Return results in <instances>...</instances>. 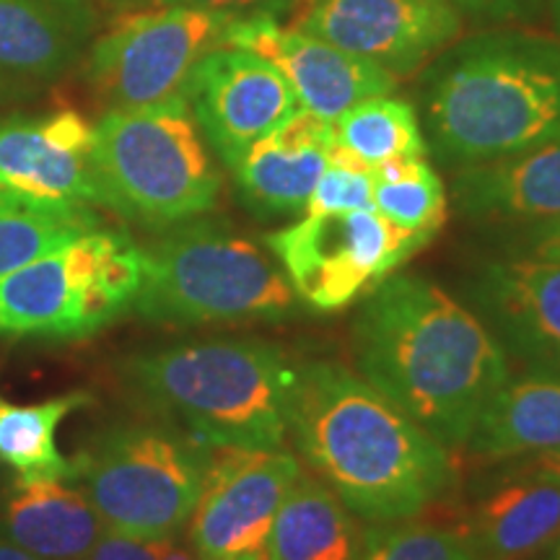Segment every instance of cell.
I'll use <instances>...</instances> for the list:
<instances>
[{"label": "cell", "instance_id": "obj_1", "mask_svg": "<svg viewBox=\"0 0 560 560\" xmlns=\"http://www.w3.org/2000/svg\"><path fill=\"white\" fill-rule=\"evenodd\" d=\"M350 348L363 380L452 454L511 376L478 314L420 272H395L363 296Z\"/></svg>", "mask_w": 560, "mask_h": 560}, {"label": "cell", "instance_id": "obj_2", "mask_svg": "<svg viewBox=\"0 0 560 560\" xmlns=\"http://www.w3.org/2000/svg\"><path fill=\"white\" fill-rule=\"evenodd\" d=\"M289 433L310 470L366 524L420 516L457 482L452 452L342 363H299Z\"/></svg>", "mask_w": 560, "mask_h": 560}, {"label": "cell", "instance_id": "obj_3", "mask_svg": "<svg viewBox=\"0 0 560 560\" xmlns=\"http://www.w3.org/2000/svg\"><path fill=\"white\" fill-rule=\"evenodd\" d=\"M420 128L450 170L560 138V39L499 30L444 47L420 75Z\"/></svg>", "mask_w": 560, "mask_h": 560}, {"label": "cell", "instance_id": "obj_4", "mask_svg": "<svg viewBox=\"0 0 560 560\" xmlns=\"http://www.w3.org/2000/svg\"><path fill=\"white\" fill-rule=\"evenodd\" d=\"M299 361L262 338L172 342L128 355L120 380L145 416L213 450H283Z\"/></svg>", "mask_w": 560, "mask_h": 560}, {"label": "cell", "instance_id": "obj_5", "mask_svg": "<svg viewBox=\"0 0 560 560\" xmlns=\"http://www.w3.org/2000/svg\"><path fill=\"white\" fill-rule=\"evenodd\" d=\"M136 310L151 325H283L306 306L265 242L219 219L182 221L143 244Z\"/></svg>", "mask_w": 560, "mask_h": 560}, {"label": "cell", "instance_id": "obj_6", "mask_svg": "<svg viewBox=\"0 0 560 560\" xmlns=\"http://www.w3.org/2000/svg\"><path fill=\"white\" fill-rule=\"evenodd\" d=\"M213 446L153 416L117 420L70 457V480L83 490L104 529L145 540H177L192 520Z\"/></svg>", "mask_w": 560, "mask_h": 560}, {"label": "cell", "instance_id": "obj_7", "mask_svg": "<svg viewBox=\"0 0 560 560\" xmlns=\"http://www.w3.org/2000/svg\"><path fill=\"white\" fill-rule=\"evenodd\" d=\"M102 208L149 229H170L219 206L221 172L187 100L109 109L94 125Z\"/></svg>", "mask_w": 560, "mask_h": 560}, {"label": "cell", "instance_id": "obj_8", "mask_svg": "<svg viewBox=\"0 0 560 560\" xmlns=\"http://www.w3.org/2000/svg\"><path fill=\"white\" fill-rule=\"evenodd\" d=\"M140 283V244L96 226L0 278V335L86 340L132 310Z\"/></svg>", "mask_w": 560, "mask_h": 560}, {"label": "cell", "instance_id": "obj_9", "mask_svg": "<svg viewBox=\"0 0 560 560\" xmlns=\"http://www.w3.org/2000/svg\"><path fill=\"white\" fill-rule=\"evenodd\" d=\"M431 240L363 208L304 215L265 236V247L306 310L332 314L395 276Z\"/></svg>", "mask_w": 560, "mask_h": 560}, {"label": "cell", "instance_id": "obj_10", "mask_svg": "<svg viewBox=\"0 0 560 560\" xmlns=\"http://www.w3.org/2000/svg\"><path fill=\"white\" fill-rule=\"evenodd\" d=\"M236 19L182 5L130 13L91 47V86L109 109L185 100L192 68L202 55L223 47Z\"/></svg>", "mask_w": 560, "mask_h": 560}, {"label": "cell", "instance_id": "obj_11", "mask_svg": "<svg viewBox=\"0 0 560 560\" xmlns=\"http://www.w3.org/2000/svg\"><path fill=\"white\" fill-rule=\"evenodd\" d=\"M293 26L387 70L412 75L459 34L450 0H296Z\"/></svg>", "mask_w": 560, "mask_h": 560}, {"label": "cell", "instance_id": "obj_12", "mask_svg": "<svg viewBox=\"0 0 560 560\" xmlns=\"http://www.w3.org/2000/svg\"><path fill=\"white\" fill-rule=\"evenodd\" d=\"M304 465L285 450H213L192 520L190 548L200 560L262 556L272 520Z\"/></svg>", "mask_w": 560, "mask_h": 560}, {"label": "cell", "instance_id": "obj_13", "mask_svg": "<svg viewBox=\"0 0 560 560\" xmlns=\"http://www.w3.org/2000/svg\"><path fill=\"white\" fill-rule=\"evenodd\" d=\"M0 200L37 210H94V125L73 109L0 120Z\"/></svg>", "mask_w": 560, "mask_h": 560}, {"label": "cell", "instance_id": "obj_14", "mask_svg": "<svg viewBox=\"0 0 560 560\" xmlns=\"http://www.w3.org/2000/svg\"><path fill=\"white\" fill-rule=\"evenodd\" d=\"M185 100L202 138L229 170L301 109L280 70L242 47H215L202 55L187 81Z\"/></svg>", "mask_w": 560, "mask_h": 560}, {"label": "cell", "instance_id": "obj_15", "mask_svg": "<svg viewBox=\"0 0 560 560\" xmlns=\"http://www.w3.org/2000/svg\"><path fill=\"white\" fill-rule=\"evenodd\" d=\"M459 296L509 359L560 374V260L488 255L465 272Z\"/></svg>", "mask_w": 560, "mask_h": 560}, {"label": "cell", "instance_id": "obj_16", "mask_svg": "<svg viewBox=\"0 0 560 560\" xmlns=\"http://www.w3.org/2000/svg\"><path fill=\"white\" fill-rule=\"evenodd\" d=\"M223 47H242L268 60L289 81L299 107L325 120H335L369 96L392 94L397 86L395 75L384 68L296 26H280L276 16L236 19Z\"/></svg>", "mask_w": 560, "mask_h": 560}, {"label": "cell", "instance_id": "obj_17", "mask_svg": "<svg viewBox=\"0 0 560 560\" xmlns=\"http://www.w3.org/2000/svg\"><path fill=\"white\" fill-rule=\"evenodd\" d=\"M457 524L486 560L537 558L560 535V480L529 457L490 462Z\"/></svg>", "mask_w": 560, "mask_h": 560}, {"label": "cell", "instance_id": "obj_18", "mask_svg": "<svg viewBox=\"0 0 560 560\" xmlns=\"http://www.w3.org/2000/svg\"><path fill=\"white\" fill-rule=\"evenodd\" d=\"M454 210L482 229L529 226L560 219V138L480 164L452 177Z\"/></svg>", "mask_w": 560, "mask_h": 560}, {"label": "cell", "instance_id": "obj_19", "mask_svg": "<svg viewBox=\"0 0 560 560\" xmlns=\"http://www.w3.org/2000/svg\"><path fill=\"white\" fill-rule=\"evenodd\" d=\"M332 120L296 109L283 125L257 140L234 166L240 198L257 219H289L304 213L314 187L327 170Z\"/></svg>", "mask_w": 560, "mask_h": 560}, {"label": "cell", "instance_id": "obj_20", "mask_svg": "<svg viewBox=\"0 0 560 560\" xmlns=\"http://www.w3.org/2000/svg\"><path fill=\"white\" fill-rule=\"evenodd\" d=\"M104 524L70 478H16L0 509V535L42 560H86Z\"/></svg>", "mask_w": 560, "mask_h": 560}, {"label": "cell", "instance_id": "obj_21", "mask_svg": "<svg viewBox=\"0 0 560 560\" xmlns=\"http://www.w3.org/2000/svg\"><path fill=\"white\" fill-rule=\"evenodd\" d=\"M91 0H0V73L55 79L94 37Z\"/></svg>", "mask_w": 560, "mask_h": 560}, {"label": "cell", "instance_id": "obj_22", "mask_svg": "<svg viewBox=\"0 0 560 560\" xmlns=\"http://www.w3.org/2000/svg\"><path fill=\"white\" fill-rule=\"evenodd\" d=\"M465 450L486 465L560 452V374H511L482 410Z\"/></svg>", "mask_w": 560, "mask_h": 560}, {"label": "cell", "instance_id": "obj_23", "mask_svg": "<svg viewBox=\"0 0 560 560\" xmlns=\"http://www.w3.org/2000/svg\"><path fill=\"white\" fill-rule=\"evenodd\" d=\"M359 516L312 470H301L276 520L265 560H353L363 542Z\"/></svg>", "mask_w": 560, "mask_h": 560}, {"label": "cell", "instance_id": "obj_24", "mask_svg": "<svg viewBox=\"0 0 560 560\" xmlns=\"http://www.w3.org/2000/svg\"><path fill=\"white\" fill-rule=\"evenodd\" d=\"M89 392H66L37 405H16L0 397V462L19 478H70V459L55 444L60 423L89 408Z\"/></svg>", "mask_w": 560, "mask_h": 560}, {"label": "cell", "instance_id": "obj_25", "mask_svg": "<svg viewBox=\"0 0 560 560\" xmlns=\"http://www.w3.org/2000/svg\"><path fill=\"white\" fill-rule=\"evenodd\" d=\"M371 206L384 219L436 236L446 223V187L425 156H389L374 164Z\"/></svg>", "mask_w": 560, "mask_h": 560}, {"label": "cell", "instance_id": "obj_26", "mask_svg": "<svg viewBox=\"0 0 560 560\" xmlns=\"http://www.w3.org/2000/svg\"><path fill=\"white\" fill-rule=\"evenodd\" d=\"M332 143L371 166L389 156H425L423 128L410 102L389 94L369 96L332 120Z\"/></svg>", "mask_w": 560, "mask_h": 560}, {"label": "cell", "instance_id": "obj_27", "mask_svg": "<svg viewBox=\"0 0 560 560\" xmlns=\"http://www.w3.org/2000/svg\"><path fill=\"white\" fill-rule=\"evenodd\" d=\"M102 226L94 210H37L0 200V278L39 255Z\"/></svg>", "mask_w": 560, "mask_h": 560}, {"label": "cell", "instance_id": "obj_28", "mask_svg": "<svg viewBox=\"0 0 560 560\" xmlns=\"http://www.w3.org/2000/svg\"><path fill=\"white\" fill-rule=\"evenodd\" d=\"M353 560H486L459 524L387 522L369 524Z\"/></svg>", "mask_w": 560, "mask_h": 560}, {"label": "cell", "instance_id": "obj_29", "mask_svg": "<svg viewBox=\"0 0 560 560\" xmlns=\"http://www.w3.org/2000/svg\"><path fill=\"white\" fill-rule=\"evenodd\" d=\"M371 174H374V166L369 161L332 143L327 151V170L314 187L304 215L374 208L371 206Z\"/></svg>", "mask_w": 560, "mask_h": 560}, {"label": "cell", "instance_id": "obj_30", "mask_svg": "<svg viewBox=\"0 0 560 560\" xmlns=\"http://www.w3.org/2000/svg\"><path fill=\"white\" fill-rule=\"evenodd\" d=\"M490 255L532 257V260H560V219L529 226L482 229Z\"/></svg>", "mask_w": 560, "mask_h": 560}, {"label": "cell", "instance_id": "obj_31", "mask_svg": "<svg viewBox=\"0 0 560 560\" xmlns=\"http://www.w3.org/2000/svg\"><path fill=\"white\" fill-rule=\"evenodd\" d=\"M170 542L172 540H145V537L104 529L86 560H161Z\"/></svg>", "mask_w": 560, "mask_h": 560}, {"label": "cell", "instance_id": "obj_32", "mask_svg": "<svg viewBox=\"0 0 560 560\" xmlns=\"http://www.w3.org/2000/svg\"><path fill=\"white\" fill-rule=\"evenodd\" d=\"M156 5H182V9H202L231 13V16H280L289 13L296 0H149Z\"/></svg>", "mask_w": 560, "mask_h": 560}, {"label": "cell", "instance_id": "obj_33", "mask_svg": "<svg viewBox=\"0 0 560 560\" xmlns=\"http://www.w3.org/2000/svg\"><path fill=\"white\" fill-rule=\"evenodd\" d=\"M450 3L472 13H509L511 5L520 0H450Z\"/></svg>", "mask_w": 560, "mask_h": 560}, {"label": "cell", "instance_id": "obj_34", "mask_svg": "<svg viewBox=\"0 0 560 560\" xmlns=\"http://www.w3.org/2000/svg\"><path fill=\"white\" fill-rule=\"evenodd\" d=\"M0 560H42V558L32 556L30 550L19 548V545L11 542L9 537L0 535Z\"/></svg>", "mask_w": 560, "mask_h": 560}, {"label": "cell", "instance_id": "obj_35", "mask_svg": "<svg viewBox=\"0 0 560 560\" xmlns=\"http://www.w3.org/2000/svg\"><path fill=\"white\" fill-rule=\"evenodd\" d=\"M532 462H535L537 467H542V470H548L556 475V478L560 480V452H545V454H535V457H529Z\"/></svg>", "mask_w": 560, "mask_h": 560}, {"label": "cell", "instance_id": "obj_36", "mask_svg": "<svg viewBox=\"0 0 560 560\" xmlns=\"http://www.w3.org/2000/svg\"><path fill=\"white\" fill-rule=\"evenodd\" d=\"M161 560H200V558L195 556L192 548H182V545L172 540L170 545H166V550H164V556H161Z\"/></svg>", "mask_w": 560, "mask_h": 560}, {"label": "cell", "instance_id": "obj_37", "mask_svg": "<svg viewBox=\"0 0 560 560\" xmlns=\"http://www.w3.org/2000/svg\"><path fill=\"white\" fill-rule=\"evenodd\" d=\"M537 560H560V535L537 556Z\"/></svg>", "mask_w": 560, "mask_h": 560}, {"label": "cell", "instance_id": "obj_38", "mask_svg": "<svg viewBox=\"0 0 560 560\" xmlns=\"http://www.w3.org/2000/svg\"><path fill=\"white\" fill-rule=\"evenodd\" d=\"M550 13H552V26H556L560 37V0H550Z\"/></svg>", "mask_w": 560, "mask_h": 560}, {"label": "cell", "instance_id": "obj_39", "mask_svg": "<svg viewBox=\"0 0 560 560\" xmlns=\"http://www.w3.org/2000/svg\"><path fill=\"white\" fill-rule=\"evenodd\" d=\"M9 94H11V83L5 79H0V100H5Z\"/></svg>", "mask_w": 560, "mask_h": 560}, {"label": "cell", "instance_id": "obj_40", "mask_svg": "<svg viewBox=\"0 0 560 560\" xmlns=\"http://www.w3.org/2000/svg\"><path fill=\"white\" fill-rule=\"evenodd\" d=\"M234 560H265L262 556H244V558H234Z\"/></svg>", "mask_w": 560, "mask_h": 560}, {"label": "cell", "instance_id": "obj_41", "mask_svg": "<svg viewBox=\"0 0 560 560\" xmlns=\"http://www.w3.org/2000/svg\"><path fill=\"white\" fill-rule=\"evenodd\" d=\"M115 3H125V0H115Z\"/></svg>", "mask_w": 560, "mask_h": 560}]
</instances>
